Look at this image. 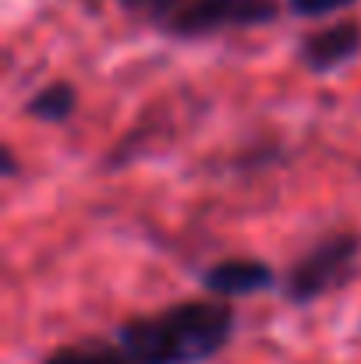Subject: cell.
I'll return each instance as SVG.
<instances>
[{
	"label": "cell",
	"instance_id": "cell-1",
	"mask_svg": "<svg viewBox=\"0 0 361 364\" xmlns=\"http://www.w3.org/2000/svg\"><path fill=\"white\" fill-rule=\"evenodd\" d=\"M234 329V301L202 294L124 318L114 340L135 364H209L231 347Z\"/></svg>",
	"mask_w": 361,
	"mask_h": 364
},
{
	"label": "cell",
	"instance_id": "cell-2",
	"mask_svg": "<svg viewBox=\"0 0 361 364\" xmlns=\"http://www.w3.org/2000/svg\"><path fill=\"white\" fill-rule=\"evenodd\" d=\"M120 11L142 28L177 39L199 43L224 32L273 25L283 11L280 0H114Z\"/></svg>",
	"mask_w": 361,
	"mask_h": 364
},
{
	"label": "cell",
	"instance_id": "cell-3",
	"mask_svg": "<svg viewBox=\"0 0 361 364\" xmlns=\"http://www.w3.org/2000/svg\"><path fill=\"white\" fill-rule=\"evenodd\" d=\"M361 262V234L358 230H326L323 237L308 244L287 269L280 279V294L291 308H308L319 304L323 297L344 290Z\"/></svg>",
	"mask_w": 361,
	"mask_h": 364
},
{
	"label": "cell",
	"instance_id": "cell-4",
	"mask_svg": "<svg viewBox=\"0 0 361 364\" xmlns=\"http://www.w3.org/2000/svg\"><path fill=\"white\" fill-rule=\"evenodd\" d=\"M294 53H298V64L312 78L337 75V71L351 68L361 57V21L337 18L330 25H319V28H312V32H305L298 39Z\"/></svg>",
	"mask_w": 361,
	"mask_h": 364
},
{
	"label": "cell",
	"instance_id": "cell-5",
	"mask_svg": "<svg viewBox=\"0 0 361 364\" xmlns=\"http://www.w3.org/2000/svg\"><path fill=\"white\" fill-rule=\"evenodd\" d=\"M280 272L258 258V255H227L216 258L213 265H206L199 272V287L209 297H224V301H244L255 294H269L280 290Z\"/></svg>",
	"mask_w": 361,
	"mask_h": 364
},
{
	"label": "cell",
	"instance_id": "cell-6",
	"mask_svg": "<svg viewBox=\"0 0 361 364\" xmlns=\"http://www.w3.org/2000/svg\"><path fill=\"white\" fill-rule=\"evenodd\" d=\"M21 114L32 117L36 124L61 127V124H68L78 114V85L68 82V78H53V82H46L43 89H36L21 103Z\"/></svg>",
	"mask_w": 361,
	"mask_h": 364
},
{
	"label": "cell",
	"instance_id": "cell-7",
	"mask_svg": "<svg viewBox=\"0 0 361 364\" xmlns=\"http://www.w3.org/2000/svg\"><path fill=\"white\" fill-rule=\"evenodd\" d=\"M43 364H135L124 350H120L117 340H103V336H82V340H71V343H61L53 347Z\"/></svg>",
	"mask_w": 361,
	"mask_h": 364
},
{
	"label": "cell",
	"instance_id": "cell-8",
	"mask_svg": "<svg viewBox=\"0 0 361 364\" xmlns=\"http://www.w3.org/2000/svg\"><path fill=\"white\" fill-rule=\"evenodd\" d=\"M358 0H283L287 14L294 18H305V21H323V18H333L347 7H355Z\"/></svg>",
	"mask_w": 361,
	"mask_h": 364
},
{
	"label": "cell",
	"instance_id": "cell-9",
	"mask_svg": "<svg viewBox=\"0 0 361 364\" xmlns=\"http://www.w3.org/2000/svg\"><path fill=\"white\" fill-rule=\"evenodd\" d=\"M0 173L11 181V177H18V156H14V149L11 145H4L0 149Z\"/></svg>",
	"mask_w": 361,
	"mask_h": 364
}]
</instances>
